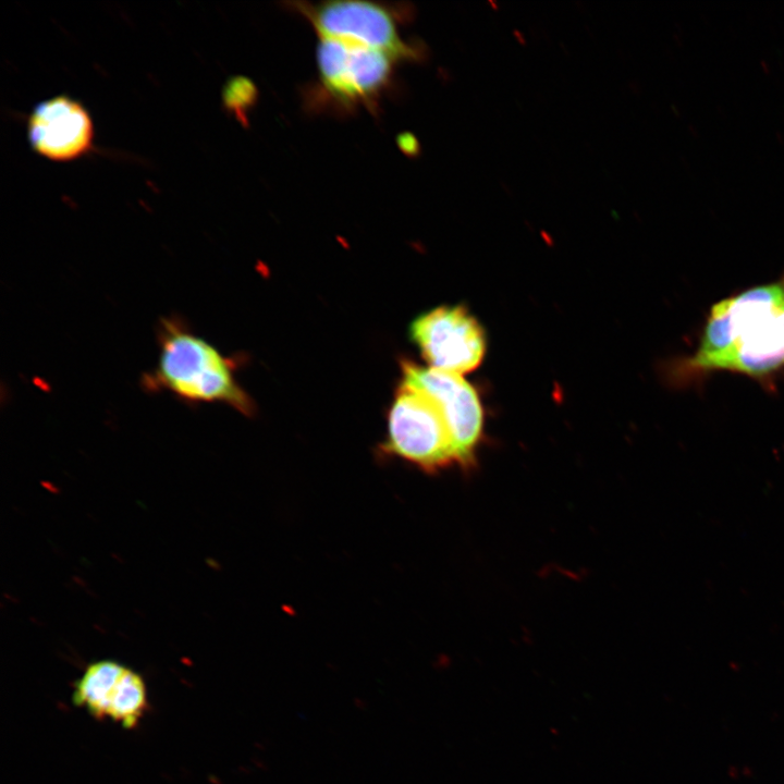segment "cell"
<instances>
[{"label": "cell", "mask_w": 784, "mask_h": 784, "mask_svg": "<svg viewBox=\"0 0 784 784\" xmlns=\"http://www.w3.org/2000/svg\"><path fill=\"white\" fill-rule=\"evenodd\" d=\"M402 384L421 390L439 405L452 438L455 463L473 464L482 432L483 414L476 390L462 375L402 364Z\"/></svg>", "instance_id": "7"}, {"label": "cell", "mask_w": 784, "mask_h": 784, "mask_svg": "<svg viewBox=\"0 0 784 784\" xmlns=\"http://www.w3.org/2000/svg\"><path fill=\"white\" fill-rule=\"evenodd\" d=\"M291 5L314 26L320 37L341 39L384 51L399 61H418L425 50L402 37L400 26L408 17L404 9L373 1L334 0Z\"/></svg>", "instance_id": "4"}, {"label": "cell", "mask_w": 784, "mask_h": 784, "mask_svg": "<svg viewBox=\"0 0 784 784\" xmlns=\"http://www.w3.org/2000/svg\"><path fill=\"white\" fill-rule=\"evenodd\" d=\"M409 335L433 369L462 375L478 367L486 339L478 321L461 306H440L418 316Z\"/></svg>", "instance_id": "6"}, {"label": "cell", "mask_w": 784, "mask_h": 784, "mask_svg": "<svg viewBox=\"0 0 784 784\" xmlns=\"http://www.w3.org/2000/svg\"><path fill=\"white\" fill-rule=\"evenodd\" d=\"M383 451L426 473L455 463L452 438L437 402L421 390L401 384L388 417Z\"/></svg>", "instance_id": "5"}, {"label": "cell", "mask_w": 784, "mask_h": 784, "mask_svg": "<svg viewBox=\"0 0 784 784\" xmlns=\"http://www.w3.org/2000/svg\"><path fill=\"white\" fill-rule=\"evenodd\" d=\"M33 150L52 161L65 162L88 154L94 146V124L87 109L68 95L37 103L27 118Z\"/></svg>", "instance_id": "9"}, {"label": "cell", "mask_w": 784, "mask_h": 784, "mask_svg": "<svg viewBox=\"0 0 784 784\" xmlns=\"http://www.w3.org/2000/svg\"><path fill=\"white\" fill-rule=\"evenodd\" d=\"M397 142H399L400 148L403 151H405L406 154L412 156V155H416L418 152V149H419L418 142H417L416 137H414L412 134L405 133V134L400 135Z\"/></svg>", "instance_id": "11"}, {"label": "cell", "mask_w": 784, "mask_h": 784, "mask_svg": "<svg viewBox=\"0 0 784 784\" xmlns=\"http://www.w3.org/2000/svg\"><path fill=\"white\" fill-rule=\"evenodd\" d=\"M159 355L145 376L148 390H166L188 403H224L245 415L253 402L236 382L233 364L176 317L158 329Z\"/></svg>", "instance_id": "2"}, {"label": "cell", "mask_w": 784, "mask_h": 784, "mask_svg": "<svg viewBox=\"0 0 784 784\" xmlns=\"http://www.w3.org/2000/svg\"><path fill=\"white\" fill-rule=\"evenodd\" d=\"M316 62L314 103L351 111L377 105L392 83L399 60L378 49L320 37Z\"/></svg>", "instance_id": "3"}, {"label": "cell", "mask_w": 784, "mask_h": 784, "mask_svg": "<svg viewBox=\"0 0 784 784\" xmlns=\"http://www.w3.org/2000/svg\"><path fill=\"white\" fill-rule=\"evenodd\" d=\"M73 700L95 718L110 719L126 728L136 725L148 708L140 675L111 660L86 667L75 685Z\"/></svg>", "instance_id": "8"}, {"label": "cell", "mask_w": 784, "mask_h": 784, "mask_svg": "<svg viewBox=\"0 0 784 784\" xmlns=\"http://www.w3.org/2000/svg\"><path fill=\"white\" fill-rule=\"evenodd\" d=\"M678 370L686 379L725 371L771 384L784 372V275L712 305Z\"/></svg>", "instance_id": "1"}, {"label": "cell", "mask_w": 784, "mask_h": 784, "mask_svg": "<svg viewBox=\"0 0 784 784\" xmlns=\"http://www.w3.org/2000/svg\"><path fill=\"white\" fill-rule=\"evenodd\" d=\"M258 91L252 79L245 76L230 77L222 89L223 107L244 125L247 114L256 103Z\"/></svg>", "instance_id": "10"}]
</instances>
